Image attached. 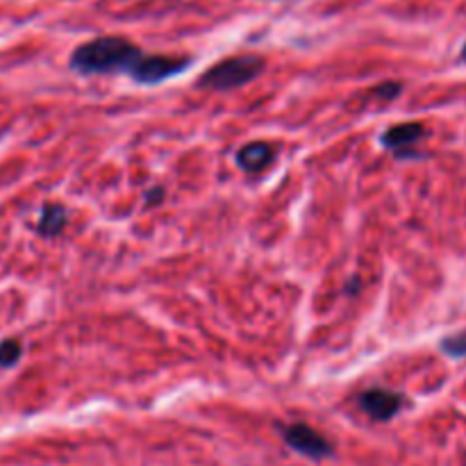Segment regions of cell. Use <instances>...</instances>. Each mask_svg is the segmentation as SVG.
I'll return each instance as SVG.
<instances>
[{
    "label": "cell",
    "mask_w": 466,
    "mask_h": 466,
    "mask_svg": "<svg viewBox=\"0 0 466 466\" xmlns=\"http://www.w3.org/2000/svg\"><path fill=\"white\" fill-rule=\"evenodd\" d=\"M64 226H66V212H64L62 205H55V203L44 205L36 230H39L44 237H55L64 230Z\"/></svg>",
    "instance_id": "ba28073f"
},
{
    "label": "cell",
    "mask_w": 466,
    "mask_h": 466,
    "mask_svg": "<svg viewBox=\"0 0 466 466\" xmlns=\"http://www.w3.org/2000/svg\"><path fill=\"white\" fill-rule=\"evenodd\" d=\"M460 59H462V62L466 64V44L462 46V53H460Z\"/></svg>",
    "instance_id": "4fadbf2b"
},
{
    "label": "cell",
    "mask_w": 466,
    "mask_h": 466,
    "mask_svg": "<svg viewBox=\"0 0 466 466\" xmlns=\"http://www.w3.org/2000/svg\"><path fill=\"white\" fill-rule=\"evenodd\" d=\"M273 157H276V146L267 144V141H253L237 153V164L246 173H258L264 171L273 162Z\"/></svg>",
    "instance_id": "52a82bcc"
},
{
    "label": "cell",
    "mask_w": 466,
    "mask_h": 466,
    "mask_svg": "<svg viewBox=\"0 0 466 466\" xmlns=\"http://www.w3.org/2000/svg\"><path fill=\"white\" fill-rule=\"evenodd\" d=\"M162 194H164V191L159 189V187L150 189L148 194H146V198H148V205H155V203H157V200H162Z\"/></svg>",
    "instance_id": "7c38bea8"
},
{
    "label": "cell",
    "mask_w": 466,
    "mask_h": 466,
    "mask_svg": "<svg viewBox=\"0 0 466 466\" xmlns=\"http://www.w3.org/2000/svg\"><path fill=\"white\" fill-rule=\"evenodd\" d=\"M400 89H403L400 82H382V85L373 86V96L382 100H391L400 94Z\"/></svg>",
    "instance_id": "8fae6325"
},
{
    "label": "cell",
    "mask_w": 466,
    "mask_h": 466,
    "mask_svg": "<svg viewBox=\"0 0 466 466\" xmlns=\"http://www.w3.org/2000/svg\"><path fill=\"white\" fill-rule=\"evenodd\" d=\"M264 71V59L259 55H237V57L223 59L200 76L198 85L203 89H235L255 80Z\"/></svg>",
    "instance_id": "7a4b0ae2"
},
{
    "label": "cell",
    "mask_w": 466,
    "mask_h": 466,
    "mask_svg": "<svg viewBox=\"0 0 466 466\" xmlns=\"http://www.w3.org/2000/svg\"><path fill=\"white\" fill-rule=\"evenodd\" d=\"M287 444L294 451H299L300 455L312 460H323L328 455H332V444L323 435H319L314 428L305 426V423H294V426L285 428L282 432Z\"/></svg>",
    "instance_id": "277c9868"
},
{
    "label": "cell",
    "mask_w": 466,
    "mask_h": 466,
    "mask_svg": "<svg viewBox=\"0 0 466 466\" xmlns=\"http://www.w3.org/2000/svg\"><path fill=\"white\" fill-rule=\"evenodd\" d=\"M403 396L390 390H369L360 396V408L376 421H390L403 410Z\"/></svg>",
    "instance_id": "8992f818"
},
{
    "label": "cell",
    "mask_w": 466,
    "mask_h": 466,
    "mask_svg": "<svg viewBox=\"0 0 466 466\" xmlns=\"http://www.w3.org/2000/svg\"><path fill=\"white\" fill-rule=\"evenodd\" d=\"M440 349L453 360L466 358V332H455V335L444 337L440 344Z\"/></svg>",
    "instance_id": "9c48e42d"
},
{
    "label": "cell",
    "mask_w": 466,
    "mask_h": 466,
    "mask_svg": "<svg viewBox=\"0 0 466 466\" xmlns=\"http://www.w3.org/2000/svg\"><path fill=\"white\" fill-rule=\"evenodd\" d=\"M191 64L189 57H173V55H141L135 66L130 68V76L144 85H157L177 76Z\"/></svg>",
    "instance_id": "3957f363"
},
{
    "label": "cell",
    "mask_w": 466,
    "mask_h": 466,
    "mask_svg": "<svg viewBox=\"0 0 466 466\" xmlns=\"http://www.w3.org/2000/svg\"><path fill=\"white\" fill-rule=\"evenodd\" d=\"M428 135V130L423 127V123L410 121V123H399V126L390 127V130L382 135V146L390 150H394L399 157H417L414 153V146Z\"/></svg>",
    "instance_id": "5b68a950"
},
{
    "label": "cell",
    "mask_w": 466,
    "mask_h": 466,
    "mask_svg": "<svg viewBox=\"0 0 466 466\" xmlns=\"http://www.w3.org/2000/svg\"><path fill=\"white\" fill-rule=\"evenodd\" d=\"M141 55L144 53L123 36H98L73 50L71 66L80 73L130 71Z\"/></svg>",
    "instance_id": "6da1fadb"
},
{
    "label": "cell",
    "mask_w": 466,
    "mask_h": 466,
    "mask_svg": "<svg viewBox=\"0 0 466 466\" xmlns=\"http://www.w3.org/2000/svg\"><path fill=\"white\" fill-rule=\"evenodd\" d=\"M21 355H23L21 341H16V339L0 341V367L3 369L14 367V364L21 360Z\"/></svg>",
    "instance_id": "30bf717a"
}]
</instances>
